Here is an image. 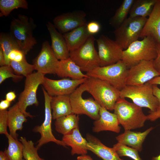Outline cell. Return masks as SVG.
Segmentation results:
<instances>
[{
    "label": "cell",
    "instance_id": "6da1fadb",
    "mask_svg": "<svg viewBox=\"0 0 160 160\" xmlns=\"http://www.w3.org/2000/svg\"><path fill=\"white\" fill-rule=\"evenodd\" d=\"M86 91L89 93L100 105L108 110H113L120 98V90L100 79L89 77L84 83Z\"/></svg>",
    "mask_w": 160,
    "mask_h": 160
},
{
    "label": "cell",
    "instance_id": "7a4b0ae2",
    "mask_svg": "<svg viewBox=\"0 0 160 160\" xmlns=\"http://www.w3.org/2000/svg\"><path fill=\"white\" fill-rule=\"evenodd\" d=\"M113 111L119 124L125 130L141 128L147 120V116L143 113L142 108L128 102L125 98L120 97Z\"/></svg>",
    "mask_w": 160,
    "mask_h": 160
},
{
    "label": "cell",
    "instance_id": "3957f363",
    "mask_svg": "<svg viewBox=\"0 0 160 160\" xmlns=\"http://www.w3.org/2000/svg\"><path fill=\"white\" fill-rule=\"evenodd\" d=\"M157 55L156 43L147 37L135 41L124 50L122 60L129 68L142 61H153Z\"/></svg>",
    "mask_w": 160,
    "mask_h": 160
},
{
    "label": "cell",
    "instance_id": "277c9868",
    "mask_svg": "<svg viewBox=\"0 0 160 160\" xmlns=\"http://www.w3.org/2000/svg\"><path fill=\"white\" fill-rule=\"evenodd\" d=\"M35 25L32 18L21 14L10 23V34L25 55L37 43L33 35Z\"/></svg>",
    "mask_w": 160,
    "mask_h": 160
},
{
    "label": "cell",
    "instance_id": "5b68a950",
    "mask_svg": "<svg viewBox=\"0 0 160 160\" xmlns=\"http://www.w3.org/2000/svg\"><path fill=\"white\" fill-rule=\"evenodd\" d=\"M120 97L129 98L133 103L141 108L155 111L157 108L159 102L153 93V85L147 82L139 86L126 85L120 90Z\"/></svg>",
    "mask_w": 160,
    "mask_h": 160
},
{
    "label": "cell",
    "instance_id": "8992f818",
    "mask_svg": "<svg viewBox=\"0 0 160 160\" xmlns=\"http://www.w3.org/2000/svg\"><path fill=\"white\" fill-rule=\"evenodd\" d=\"M128 68L122 60L104 66H98L87 72L89 77L104 80L121 90L126 85Z\"/></svg>",
    "mask_w": 160,
    "mask_h": 160
},
{
    "label": "cell",
    "instance_id": "52a82bcc",
    "mask_svg": "<svg viewBox=\"0 0 160 160\" xmlns=\"http://www.w3.org/2000/svg\"><path fill=\"white\" fill-rule=\"evenodd\" d=\"M147 18L141 17L127 18L113 31L115 41L124 50L138 40Z\"/></svg>",
    "mask_w": 160,
    "mask_h": 160
},
{
    "label": "cell",
    "instance_id": "ba28073f",
    "mask_svg": "<svg viewBox=\"0 0 160 160\" xmlns=\"http://www.w3.org/2000/svg\"><path fill=\"white\" fill-rule=\"evenodd\" d=\"M95 39L90 36L82 46L69 53V57L80 68L87 72L100 66L98 52L94 45Z\"/></svg>",
    "mask_w": 160,
    "mask_h": 160
},
{
    "label": "cell",
    "instance_id": "9c48e42d",
    "mask_svg": "<svg viewBox=\"0 0 160 160\" xmlns=\"http://www.w3.org/2000/svg\"><path fill=\"white\" fill-rule=\"evenodd\" d=\"M45 75L37 71L33 73L26 77L23 90L20 94L17 105L26 117L33 116L26 111L30 105H39L37 98V91L39 85L42 84Z\"/></svg>",
    "mask_w": 160,
    "mask_h": 160
},
{
    "label": "cell",
    "instance_id": "30bf717a",
    "mask_svg": "<svg viewBox=\"0 0 160 160\" xmlns=\"http://www.w3.org/2000/svg\"><path fill=\"white\" fill-rule=\"evenodd\" d=\"M85 91L84 83L70 95L72 113L77 115L84 114L93 119L97 120L100 117L101 106L92 98H83L82 95Z\"/></svg>",
    "mask_w": 160,
    "mask_h": 160
},
{
    "label": "cell",
    "instance_id": "8fae6325",
    "mask_svg": "<svg viewBox=\"0 0 160 160\" xmlns=\"http://www.w3.org/2000/svg\"><path fill=\"white\" fill-rule=\"evenodd\" d=\"M96 41L100 66L113 64L122 60L124 50L115 40L103 34Z\"/></svg>",
    "mask_w": 160,
    "mask_h": 160
},
{
    "label": "cell",
    "instance_id": "7c38bea8",
    "mask_svg": "<svg viewBox=\"0 0 160 160\" xmlns=\"http://www.w3.org/2000/svg\"><path fill=\"white\" fill-rule=\"evenodd\" d=\"M42 89L44 100L45 117L43 123L40 126L35 127L33 130L34 132L39 133L41 135L36 147L39 149L43 145L50 142L66 147L65 144L62 140L57 139L52 133L51 124L52 116L50 106L52 97L48 94L43 87Z\"/></svg>",
    "mask_w": 160,
    "mask_h": 160
},
{
    "label": "cell",
    "instance_id": "4fadbf2b",
    "mask_svg": "<svg viewBox=\"0 0 160 160\" xmlns=\"http://www.w3.org/2000/svg\"><path fill=\"white\" fill-rule=\"evenodd\" d=\"M160 75L153 61H142L128 69L126 85H142Z\"/></svg>",
    "mask_w": 160,
    "mask_h": 160
},
{
    "label": "cell",
    "instance_id": "5bb4252c",
    "mask_svg": "<svg viewBox=\"0 0 160 160\" xmlns=\"http://www.w3.org/2000/svg\"><path fill=\"white\" fill-rule=\"evenodd\" d=\"M87 78L80 79L65 78L54 80L44 77L42 85L48 94L52 97L70 95Z\"/></svg>",
    "mask_w": 160,
    "mask_h": 160
},
{
    "label": "cell",
    "instance_id": "9a60e30c",
    "mask_svg": "<svg viewBox=\"0 0 160 160\" xmlns=\"http://www.w3.org/2000/svg\"><path fill=\"white\" fill-rule=\"evenodd\" d=\"M86 13L82 10L64 13L54 18L53 24L63 34L86 24Z\"/></svg>",
    "mask_w": 160,
    "mask_h": 160
},
{
    "label": "cell",
    "instance_id": "2e32d148",
    "mask_svg": "<svg viewBox=\"0 0 160 160\" xmlns=\"http://www.w3.org/2000/svg\"><path fill=\"white\" fill-rule=\"evenodd\" d=\"M59 60L55 56L49 42L42 44L41 50L34 60L35 70L43 73L55 74Z\"/></svg>",
    "mask_w": 160,
    "mask_h": 160
},
{
    "label": "cell",
    "instance_id": "e0dca14e",
    "mask_svg": "<svg viewBox=\"0 0 160 160\" xmlns=\"http://www.w3.org/2000/svg\"><path fill=\"white\" fill-rule=\"evenodd\" d=\"M148 37L160 44V0H157L147 18L140 38Z\"/></svg>",
    "mask_w": 160,
    "mask_h": 160
},
{
    "label": "cell",
    "instance_id": "ac0fdd59",
    "mask_svg": "<svg viewBox=\"0 0 160 160\" xmlns=\"http://www.w3.org/2000/svg\"><path fill=\"white\" fill-rule=\"evenodd\" d=\"M99 119L95 120L92 128L94 132L109 131L118 133L121 130L120 124L116 115L110 112L105 108L100 107Z\"/></svg>",
    "mask_w": 160,
    "mask_h": 160
},
{
    "label": "cell",
    "instance_id": "d6986e66",
    "mask_svg": "<svg viewBox=\"0 0 160 160\" xmlns=\"http://www.w3.org/2000/svg\"><path fill=\"white\" fill-rule=\"evenodd\" d=\"M46 25L51 37V47L57 59L61 60L69 58L70 51L63 34L58 32L50 22Z\"/></svg>",
    "mask_w": 160,
    "mask_h": 160
},
{
    "label": "cell",
    "instance_id": "ffe728a7",
    "mask_svg": "<svg viewBox=\"0 0 160 160\" xmlns=\"http://www.w3.org/2000/svg\"><path fill=\"white\" fill-rule=\"evenodd\" d=\"M86 139L87 142V150L103 160H124L120 158L113 147L111 148L106 146L93 135L87 134Z\"/></svg>",
    "mask_w": 160,
    "mask_h": 160
},
{
    "label": "cell",
    "instance_id": "44dd1931",
    "mask_svg": "<svg viewBox=\"0 0 160 160\" xmlns=\"http://www.w3.org/2000/svg\"><path fill=\"white\" fill-rule=\"evenodd\" d=\"M154 129L151 127L143 132H135L125 130L124 133L116 137L118 143L130 146L138 151L143 149V144L146 137Z\"/></svg>",
    "mask_w": 160,
    "mask_h": 160
},
{
    "label": "cell",
    "instance_id": "7402d4cb",
    "mask_svg": "<svg viewBox=\"0 0 160 160\" xmlns=\"http://www.w3.org/2000/svg\"><path fill=\"white\" fill-rule=\"evenodd\" d=\"M62 140L66 146L71 147L72 155L76 154L85 155L87 153V141L81 136L79 128H75L68 133L63 135Z\"/></svg>",
    "mask_w": 160,
    "mask_h": 160
},
{
    "label": "cell",
    "instance_id": "603a6c76",
    "mask_svg": "<svg viewBox=\"0 0 160 160\" xmlns=\"http://www.w3.org/2000/svg\"><path fill=\"white\" fill-rule=\"evenodd\" d=\"M55 74L60 77H69L73 79H80L89 77L82 73L80 68L70 57L59 60Z\"/></svg>",
    "mask_w": 160,
    "mask_h": 160
},
{
    "label": "cell",
    "instance_id": "cb8c5ba5",
    "mask_svg": "<svg viewBox=\"0 0 160 160\" xmlns=\"http://www.w3.org/2000/svg\"><path fill=\"white\" fill-rule=\"evenodd\" d=\"M87 23L63 34L70 52L81 47L92 36L87 30Z\"/></svg>",
    "mask_w": 160,
    "mask_h": 160
},
{
    "label": "cell",
    "instance_id": "d4e9b609",
    "mask_svg": "<svg viewBox=\"0 0 160 160\" xmlns=\"http://www.w3.org/2000/svg\"><path fill=\"white\" fill-rule=\"evenodd\" d=\"M26 117L19 108L17 103L8 111V127L9 134L13 138L17 139L18 135L16 132L22 129L23 123L27 121Z\"/></svg>",
    "mask_w": 160,
    "mask_h": 160
},
{
    "label": "cell",
    "instance_id": "484cf974",
    "mask_svg": "<svg viewBox=\"0 0 160 160\" xmlns=\"http://www.w3.org/2000/svg\"><path fill=\"white\" fill-rule=\"evenodd\" d=\"M50 106L54 119L73 113L70 95L52 97Z\"/></svg>",
    "mask_w": 160,
    "mask_h": 160
},
{
    "label": "cell",
    "instance_id": "4316f807",
    "mask_svg": "<svg viewBox=\"0 0 160 160\" xmlns=\"http://www.w3.org/2000/svg\"><path fill=\"white\" fill-rule=\"evenodd\" d=\"M55 120V129L57 132L63 135L79 128V118L78 115L72 113L60 117Z\"/></svg>",
    "mask_w": 160,
    "mask_h": 160
},
{
    "label": "cell",
    "instance_id": "83f0119b",
    "mask_svg": "<svg viewBox=\"0 0 160 160\" xmlns=\"http://www.w3.org/2000/svg\"><path fill=\"white\" fill-rule=\"evenodd\" d=\"M157 0H134L129 17H146L151 14Z\"/></svg>",
    "mask_w": 160,
    "mask_h": 160
},
{
    "label": "cell",
    "instance_id": "f1b7e54d",
    "mask_svg": "<svg viewBox=\"0 0 160 160\" xmlns=\"http://www.w3.org/2000/svg\"><path fill=\"white\" fill-rule=\"evenodd\" d=\"M134 0H124L109 20L110 24L115 29L119 27L127 18Z\"/></svg>",
    "mask_w": 160,
    "mask_h": 160
},
{
    "label": "cell",
    "instance_id": "f546056e",
    "mask_svg": "<svg viewBox=\"0 0 160 160\" xmlns=\"http://www.w3.org/2000/svg\"><path fill=\"white\" fill-rule=\"evenodd\" d=\"M8 146L4 151L9 160H25L23 155V145L20 141L15 139L8 134Z\"/></svg>",
    "mask_w": 160,
    "mask_h": 160
},
{
    "label": "cell",
    "instance_id": "4dcf8cb0",
    "mask_svg": "<svg viewBox=\"0 0 160 160\" xmlns=\"http://www.w3.org/2000/svg\"><path fill=\"white\" fill-rule=\"evenodd\" d=\"M0 47L5 56L6 65H10V61L8 59V55L14 49L21 50L18 45L10 33H1L0 35Z\"/></svg>",
    "mask_w": 160,
    "mask_h": 160
},
{
    "label": "cell",
    "instance_id": "1f68e13d",
    "mask_svg": "<svg viewBox=\"0 0 160 160\" xmlns=\"http://www.w3.org/2000/svg\"><path fill=\"white\" fill-rule=\"evenodd\" d=\"M19 8L28 9L27 1L26 0H0V17H7L13 10Z\"/></svg>",
    "mask_w": 160,
    "mask_h": 160
},
{
    "label": "cell",
    "instance_id": "d6a6232c",
    "mask_svg": "<svg viewBox=\"0 0 160 160\" xmlns=\"http://www.w3.org/2000/svg\"><path fill=\"white\" fill-rule=\"evenodd\" d=\"M19 141L23 145V155L25 160H45L38 155V149L34 146L32 141L27 140L25 137H20Z\"/></svg>",
    "mask_w": 160,
    "mask_h": 160
},
{
    "label": "cell",
    "instance_id": "836d02e7",
    "mask_svg": "<svg viewBox=\"0 0 160 160\" xmlns=\"http://www.w3.org/2000/svg\"><path fill=\"white\" fill-rule=\"evenodd\" d=\"M10 65L18 75L27 77L35 70L34 65L28 63L26 58L20 62L11 61Z\"/></svg>",
    "mask_w": 160,
    "mask_h": 160
},
{
    "label": "cell",
    "instance_id": "e575fe53",
    "mask_svg": "<svg viewBox=\"0 0 160 160\" xmlns=\"http://www.w3.org/2000/svg\"><path fill=\"white\" fill-rule=\"evenodd\" d=\"M113 148L120 157L126 156L134 160H143L136 150L119 143L115 144Z\"/></svg>",
    "mask_w": 160,
    "mask_h": 160
},
{
    "label": "cell",
    "instance_id": "d590c367",
    "mask_svg": "<svg viewBox=\"0 0 160 160\" xmlns=\"http://www.w3.org/2000/svg\"><path fill=\"white\" fill-rule=\"evenodd\" d=\"M12 78L14 79H21L23 76L16 75L13 73V70L10 65H5L0 68V84L6 79Z\"/></svg>",
    "mask_w": 160,
    "mask_h": 160
},
{
    "label": "cell",
    "instance_id": "8d00e7d4",
    "mask_svg": "<svg viewBox=\"0 0 160 160\" xmlns=\"http://www.w3.org/2000/svg\"><path fill=\"white\" fill-rule=\"evenodd\" d=\"M153 93L157 98L159 102L158 107L154 112H149V114L147 116V120L151 121H155L160 118V88L157 85H153Z\"/></svg>",
    "mask_w": 160,
    "mask_h": 160
},
{
    "label": "cell",
    "instance_id": "74e56055",
    "mask_svg": "<svg viewBox=\"0 0 160 160\" xmlns=\"http://www.w3.org/2000/svg\"><path fill=\"white\" fill-rule=\"evenodd\" d=\"M8 126V111L0 110V134H4L6 136L9 133L7 131Z\"/></svg>",
    "mask_w": 160,
    "mask_h": 160
},
{
    "label": "cell",
    "instance_id": "f35d334b",
    "mask_svg": "<svg viewBox=\"0 0 160 160\" xmlns=\"http://www.w3.org/2000/svg\"><path fill=\"white\" fill-rule=\"evenodd\" d=\"M25 54L21 50L15 49L12 50L9 54V60L16 62H20L25 58Z\"/></svg>",
    "mask_w": 160,
    "mask_h": 160
},
{
    "label": "cell",
    "instance_id": "ab89813d",
    "mask_svg": "<svg viewBox=\"0 0 160 160\" xmlns=\"http://www.w3.org/2000/svg\"><path fill=\"white\" fill-rule=\"evenodd\" d=\"M101 26L100 23L96 21H92L87 24V28L89 33L92 35L98 33Z\"/></svg>",
    "mask_w": 160,
    "mask_h": 160
},
{
    "label": "cell",
    "instance_id": "60d3db41",
    "mask_svg": "<svg viewBox=\"0 0 160 160\" xmlns=\"http://www.w3.org/2000/svg\"><path fill=\"white\" fill-rule=\"evenodd\" d=\"M157 55L156 58L153 61V65L160 74V44H157Z\"/></svg>",
    "mask_w": 160,
    "mask_h": 160
},
{
    "label": "cell",
    "instance_id": "b9f144b4",
    "mask_svg": "<svg viewBox=\"0 0 160 160\" xmlns=\"http://www.w3.org/2000/svg\"><path fill=\"white\" fill-rule=\"evenodd\" d=\"M11 102L7 100H1L0 103V110H5L10 106Z\"/></svg>",
    "mask_w": 160,
    "mask_h": 160
},
{
    "label": "cell",
    "instance_id": "7bdbcfd3",
    "mask_svg": "<svg viewBox=\"0 0 160 160\" xmlns=\"http://www.w3.org/2000/svg\"><path fill=\"white\" fill-rule=\"evenodd\" d=\"M16 96L14 92L10 91L8 92L6 95V99L10 102L14 100Z\"/></svg>",
    "mask_w": 160,
    "mask_h": 160
},
{
    "label": "cell",
    "instance_id": "ee69618b",
    "mask_svg": "<svg viewBox=\"0 0 160 160\" xmlns=\"http://www.w3.org/2000/svg\"><path fill=\"white\" fill-rule=\"evenodd\" d=\"M5 65V56L2 49L0 47V65L2 66Z\"/></svg>",
    "mask_w": 160,
    "mask_h": 160
},
{
    "label": "cell",
    "instance_id": "f6af8a7d",
    "mask_svg": "<svg viewBox=\"0 0 160 160\" xmlns=\"http://www.w3.org/2000/svg\"><path fill=\"white\" fill-rule=\"evenodd\" d=\"M148 82L152 85H160V75L154 78Z\"/></svg>",
    "mask_w": 160,
    "mask_h": 160
},
{
    "label": "cell",
    "instance_id": "bcb514c9",
    "mask_svg": "<svg viewBox=\"0 0 160 160\" xmlns=\"http://www.w3.org/2000/svg\"><path fill=\"white\" fill-rule=\"evenodd\" d=\"M77 160H93L92 158L86 154L81 155L77 157Z\"/></svg>",
    "mask_w": 160,
    "mask_h": 160
},
{
    "label": "cell",
    "instance_id": "7dc6e473",
    "mask_svg": "<svg viewBox=\"0 0 160 160\" xmlns=\"http://www.w3.org/2000/svg\"><path fill=\"white\" fill-rule=\"evenodd\" d=\"M0 160H9L4 151L0 152Z\"/></svg>",
    "mask_w": 160,
    "mask_h": 160
},
{
    "label": "cell",
    "instance_id": "c3c4849f",
    "mask_svg": "<svg viewBox=\"0 0 160 160\" xmlns=\"http://www.w3.org/2000/svg\"><path fill=\"white\" fill-rule=\"evenodd\" d=\"M152 160H160V153L159 155L157 156L153 157Z\"/></svg>",
    "mask_w": 160,
    "mask_h": 160
}]
</instances>
